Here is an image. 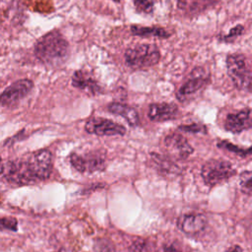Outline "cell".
<instances>
[{
    "mask_svg": "<svg viewBox=\"0 0 252 252\" xmlns=\"http://www.w3.org/2000/svg\"><path fill=\"white\" fill-rule=\"evenodd\" d=\"M34 55L44 64H61L69 55V43L58 31H51L36 41Z\"/></svg>",
    "mask_w": 252,
    "mask_h": 252,
    "instance_id": "cell-1",
    "label": "cell"
},
{
    "mask_svg": "<svg viewBox=\"0 0 252 252\" xmlns=\"http://www.w3.org/2000/svg\"><path fill=\"white\" fill-rule=\"evenodd\" d=\"M227 75L238 90L250 92L252 75L246 57L240 53H233L226 57Z\"/></svg>",
    "mask_w": 252,
    "mask_h": 252,
    "instance_id": "cell-2",
    "label": "cell"
},
{
    "mask_svg": "<svg viewBox=\"0 0 252 252\" xmlns=\"http://www.w3.org/2000/svg\"><path fill=\"white\" fill-rule=\"evenodd\" d=\"M126 64L133 69H144L158 63L160 52L156 44H138L125 51Z\"/></svg>",
    "mask_w": 252,
    "mask_h": 252,
    "instance_id": "cell-3",
    "label": "cell"
},
{
    "mask_svg": "<svg viewBox=\"0 0 252 252\" xmlns=\"http://www.w3.org/2000/svg\"><path fill=\"white\" fill-rule=\"evenodd\" d=\"M31 182L47 179L52 171V154L48 150L36 151L23 158Z\"/></svg>",
    "mask_w": 252,
    "mask_h": 252,
    "instance_id": "cell-4",
    "label": "cell"
},
{
    "mask_svg": "<svg viewBox=\"0 0 252 252\" xmlns=\"http://www.w3.org/2000/svg\"><path fill=\"white\" fill-rule=\"evenodd\" d=\"M235 174L231 163L222 159H211L203 164L201 175L208 186H215L222 183Z\"/></svg>",
    "mask_w": 252,
    "mask_h": 252,
    "instance_id": "cell-5",
    "label": "cell"
},
{
    "mask_svg": "<svg viewBox=\"0 0 252 252\" xmlns=\"http://www.w3.org/2000/svg\"><path fill=\"white\" fill-rule=\"evenodd\" d=\"M71 165L82 173H92L104 170L106 166L105 155L101 152H88L85 154L73 153L70 156Z\"/></svg>",
    "mask_w": 252,
    "mask_h": 252,
    "instance_id": "cell-6",
    "label": "cell"
},
{
    "mask_svg": "<svg viewBox=\"0 0 252 252\" xmlns=\"http://www.w3.org/2000/svg\"><path fill=\"white\" fill-rule=\"evenodd\" d=\"M33 88V83L30 79H21L7 87L0 94V105L11 106L27 96Z\"/></svg>",
    "mask_w": 252,
    "mask_h": 252,
    "instance_id": "cell-7",
    "label": "cell"
},
{
    "mask_svg": "<svg viewBox=\"0 0 252 252\" xmlns=\"http://www.w3.org/2000/svg\"><path fill=\"white\" fill-rule=\"evenodd\" d=\"M85 130L97 136H122L126 133V128L123 125L101 117L89 119L85 124Z\"/></svg>",
    "mask_w": 252,
    "mask_h": 252,
    "instance_id": "cell-8",
    "label": "cell"
},
{
    "mask_svg": "<svg viewBox=\"0 0 252 252\" xmlns=\"http://www.w3.org/2000/svg\"><path fill=\"white\" fill-rule=\"evenodd\" d=\"M164 148L170 158L186 159L192 153L193 148L186 138L178 133H172L164 138Z\"/></svg>",
    "mask_w": 252,
    "mask_h": 252,
    "instance_id": "cell-9",
    "label": "cell"
},
{
    "mask_svg": "<svg viewBox=\"0 0 252 252\" xmlns=\"http://www.w3.org/2000/svg\"><path fill=\"white\" fill-rule=\"evenodd\" d=\"M178 228L189 236H195L202 232L207 225V218L202 214H187L178 219Z\"/></svg>",
    "mask_w": 252,
    "mask_h": 252,
    "instance_id": "cell-10",
    "label": "cell"
},
{
    "mask_svg": "<svg viewBox=\"0 0 252 252\" xmlns=\"http://www.w3.org/2000/svg\"><path fill=\"white\" fill-rule=\"evenodd\" d=\"M192 77L189 78L177 91L176 97L179 101H186L189 98H191L195 94H197L208 82V78L205 77V75H202L201 72L192 73Z\"/></svg>",
    "mask_w": 252,
    "mask_h": 252,
    "instance_id": "cell-11",
    "label": "cell"
},
{
    "mask_svg": "<svg viewBox=\"0 0 252 252\" xmlns=\"http://www.w3.org/2000/svg\"><path fill=\"white\" fill-rule=\"evenodd\" d=\"M225 130L231 133H240L251 128V111L249 108L236 113L227 114L224 122Z\"/></svg>",
    "mask_w": 252,
    "mask_h": 252,
    "instance_id": "cell-12",
    "label": "cell"
},
{
    "mask_svg": "<svg viewBox=\"0 0 252 252\" xmlns=\"http://www.w3.org/2000/svg\"><path fill=\"white\" fill-rule=\"evenodd\" d=\"M178 115V108L173 103L160 102L152 103L149 106L148 116L152 121L163 122L175 119Z\"/></svg>",
    "mask_w": 252,
    "mask_h": 252,
    "instance_id": "cell-13",
    "label": "cell"
},
{
    "mask_svg": "<svg viewBox=\"0 0 252 252\" xmlns=\"http://www.w3.org/2000/svg\"><path fill=\"white\" fill-rule=\"evenodd\" d=\"M72 86L92 94L101 92V89L93 75L84 70H77L72 76Z\"/></svg>",
    "mask_w": 252,
    "mask_h": 252,
    "instance_id": "cell-14",
    "label": "cell"
},
{
    "mask_svg": "<svg viewBox=\"0 0 252 252\" xmlns=\"http://www.w3.org/2000/svg\"><path fill=\"white\" fill-rule=\"evenodd\" d=\"M108 110L113 114L123 117L130 126H137L140 122L137 110L129 105L120 102H112L108 105Z\"/></svg>",
    "mask_w": 252,
    "mask_h": 252,
    "instance_id": "cell-15",
    "label": "cell"
},
{
    "mask_svg": "<svg viewBox=\"0 0 252 252\" xmlns=\"http://www.w3.org/2000/svg\"><path fill=\"white\" fill-rule=\"evenodd\" d=\"M130 30L132 34L138 36H157L160 38H167L170 36V33L167 31L158 27L131 26Z\"/></svg>",
    "mask_w": 252,
    "mask_h": 252,
    "instance_id": "cell-16",
    "label": "cell"
},
{
    "mask_svg": "<svg viewBox=\"0 0 252 252\" xmlns=\"http://www.w3.org/2000/svg\"><path fill=\"white\" fill-rule=\"evenodd\" d=\"M151 158L156 164L157 168L163 173H172L174 170L178 169L169 157H163L156 153H152Z\"/></svg>",
    "mask_w": 252,
    "mask_h": 252,
    "instance_id": "cell-17",
    "label": "cell"
},
{
    "mask_svg": "<svg viewBox=\"0 0 252 252\" xmlns=\"http://www.w3.org/2000/svg\"><path fill=\"white\" fill-rule=\"evenodd\" d=\"M129 252H159L158 246L146 239L134 241L129 247Z\"/></svg>",
    "mask_w": 252,
    "mask_h": 252,
    "instance_id": "cell-18",
    "label": "cell"
},
{
    "mask_svg": "<svg viewBox=\"0 0 252 252\" xmlns=\"http://www.w3.org/2000/svg\"><path fill=\"white\" fill-rule=\"evenodd\" d=\"M240 189L246 195L252 193V172L245 170L240 174Z\"/></svg>",
    "mask_w": 252,
    "mask_h": 252,
    "instance_id": "cell-19",
    "label": "cell"
},
{
    "mask_svg": "<svg viewBox=\"0 0 252 252\" xmlns=\"http://www.w3.org/2000/svg\"><path fill=\"white\" fill-rule=\"evenodd\" d=\"M94 252H115V247L112 241L106 238H98L94 244Z\"/></svg>",
    "mask_w": 252,
    "mask_h": 252,
    "instance_id": "cell-20",
    "label": "cell"
},
{
    "mask_svg": "<svg viewBox=\"0 0 252 252\" xmlns=\"http://www.w3.org/2000/svg\"><path fill=\"white\" fill-rule=\"evenodd\" d=\"M218 146L220 148H222V149H225L227 151L233 152L236 155H240V156H248V155H250V152H251L250 148H248L247 150H244V149L236 147L235 145H233V144H231L227 141H220V142L218 143Z\"/></svg>",
    "mask_w": 252,
    "mask_h": 252,
    "instance_id": "cell-21",
    "label": "cell"
},
{
    "mask_svg": "<svg viewBox=\"0 0 252 252\" xmlns=\"http://www.w3.org/2000/svg\"><path fill=\"white\" fill-rule=\"evenodd\" d=\"M18 229V221L15 218L0 217V230L16 231Z\"/></svg>",
    "mask_w": 252,
    "mask_h": 252,
    "instance_id": "cell-22",
    "label": "cell"
},
{
    "mask_svg": "<svg viewBox=\"0 0 252 252\" xmlns=\"http://www.w3.org/2000/svg\"><path fill=\"white\" fill-rule=\"evenodd\" d=\"M137 11L145 14H150L154 11V3L151 0H133Z\"/></svg>",
    "mask_w": 252,
    "mask_h": 252,
    "instance_id": "cell-23",
    "label": "cell"
},
{
    "mask_svg": "<svg viewBox=\"0 0 252 252\" xmlns=\"http://www.w3.org/2000/svg\"><path fill=\"white\" fill-rule=\"evenodd\" d=\"M160 252H188V250L182 243L178 241H171L164 243L161 246Z\"/></svg>",
    "mask_w": 252,
    "mask_h": 252,
    "instance_id": "cell-24",
    "label": "cell"
},
{
    "mask_svg": "<svg viewBox=\"0 0 252 252\" xmlns=\"http://www.w3.org/2000/svg\"><path fill=\"white\" fill-rule=\"evenodd\" d=\"M243 31H244L243 26L237 25V26L233 27L232 29H230V31L228 32V33L225 34L224 36H222L221 38H222V40H226V41H227V40H232V39L238 37L239 35H241L242 32H243Z\"/></svg>",
    "mask_w": 252,
    "mask_h": 252,
    "instance_id": "cell-25",
    "label": "cell"
},
{
    "mask_svg": "<svg viewBox=\"0 0 252 252\" xmlns=\"http://www.w3.org/2000/svg\"><path fill=\"white\" fill-rule=\"evenodd\" d=\"M179 129L182 130V131L193 132V133H199V132H205L206 131V127L204 125L198 124V123H193L191 125L179 126Z\"/></svg>",
    "mask_w": 252,
    "mask_h": 252,
    "instance_id": "cell-26",
    "label": "cell"
},
{
    "mask_svg": "<svg viewBox=\"0 0 252 252\" xmlns=\"http://www.w3.org/2000/svg\"><path fill=\"white\" fill-rule=\"evenodd\" d=\"M227 252H242V248L240 247V246H238V245H235V246H233L229 251H227Z\"/></svg>",
    "mask_w": 252,
    "mask_h": 252,
    "instance_id": "cell-27",
    "label": "cell"
},
{
    "mask_svg": "<svg viewBox=\"0 0 252 252\" xmlns=\"http://www.w3.org/2000/svg\"><path fill=\"white\" fill-rule=\"evenodd\" d=\"M3 170H4V164H3L2 159H1V158H0V174L3 173Z\"/></svg>",
    "mask_w": 252,
    "mask_h": 252,
    "instance_id": "cell-28",
    "label": "cell"
},
{
    "mask_svg": "<svg viewBox=\"0 0 252 252\" xmlns=\"http://www.w3.org/2000/svg\"><path fill=\"white\" fill-rule=\"evenodd\" d=\"M188 1H191V0H178V5L181 6V5H184L185 3H187Z\"/></svg>",
    "mask_w": 252,
    "mask_h": 252,
    "instance_id": "cell-29",
    "label": "cell"
},
{
    "mask_svg": "<svg viewBox=\"0 0 252 252\" xmlns=\"http://www.w3.org/2000/svg\"><path fill=\"white\" fill-rule=\"evenodd\" d=\"M151 1H152V2L155 4V2H156V1H158V0H151Z\"/></svg>",
    "mask_w": 252,
    "mask_h": 252,
    "instance_id": "cell-30",
    "label": "cell"
},
{
    "mask_svg": "<svg viewBox=\"0 0 252 252\" xmlns=\"http://www.w3.org/2000/svg\"><path fill=\"white\" fill-rule=\"evenodd\" d=\"M112 1H114V2H119L120 0H112Z\"/></svg>",
    "mask_w": 252,
    "mask_h": 252,
    "instance_id": "cell-31",
    "label": "cell"
}]
</instances>
